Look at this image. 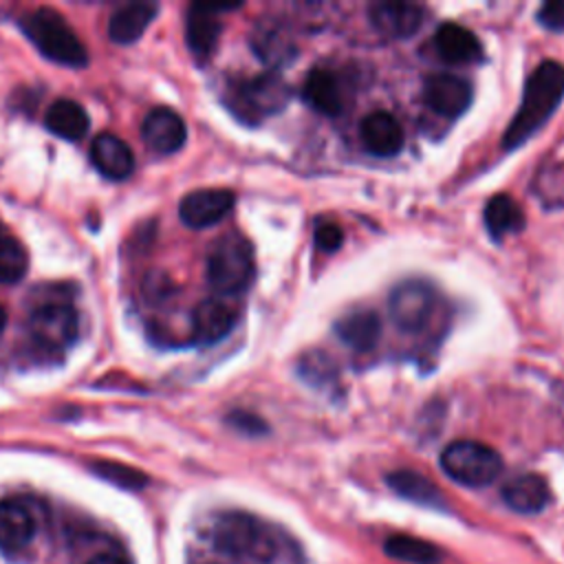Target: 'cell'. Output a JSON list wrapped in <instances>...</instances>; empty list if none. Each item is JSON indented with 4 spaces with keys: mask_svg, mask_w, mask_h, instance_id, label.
Listing matches in <instances>:
<instances>
[{
    "mask_svg": "<svg viewBox=\"0 0 564 564\" xmlns=\"http://www.w3.org/2000/svg\"><path fill=\"white\" fill-rule=\"evenodd\" d=\"M344 242V234L339 229V225L326 220V223H319L317 229H315V245L319 251L324 253H333L341 247Z\"/></svg>",
    "mask_w": 564,
    "mask_h": 564,
    "instance_id": "31",
    "label": "cell"
},
{
    "mask_svg": "<svg viewBox=\"0 0 564 564\" xmlns=\"http://www.w3.org/2000/svg\"><path fill=\"white\" fill-rule=\"evenodd\" d=\"M44 126L48 132H53L59 139L79 141L86 137L90 123H88L86 110L75 99L59 97L48 106L44 115Z\"/></svg>",
    "mask_w": 564,
    "mask_h": 564,
    "instance_id": "24",
    "label": "cell"
},
{
    "mask_svg": "<svg viewBox=\"0 0 564 564\" xmlns=\"http://www.w3.org/2000/svg\"><path fill=\"white\" fill-rule=\"evenodd\" d=\"M236 198L231 189L205 187L185 194L178 203L181 220L192 229H205L218 225L234 207Z\"/></svg>",
    "mask_w": 564,
    "mask_h": 564,
    "instance_id": "11",
    "label": "cell"
},
{
    "mask_svg": "<svg viewBox=\"0 0 564 564\" xmlns=\"http://www.w3.org/2000/svg\"><path fill=\"white\" fill-rule=\"evenodd\" d=\"M441 467L452 480L465 487H485L500 476L502 458L485 443L454 441L443 449Z\"/></svg>",
    "mask_w": 564,
    "mask_h": 564,
    "instance_id": "6",
    "label": "cell"
},
{
    "mask_svg": "<svg viewBox=\"0 0 564 564\" xmlns=\"http://www.w3.org/2000/svg\"><path fill=\"white\" fill-rule=\"evenodd\" d=\"M359 137L364 148L381 159L397 156L405 141L401 121L388 110L368 112L359 123Z\"/></svg>",
    "mask_w": 564,
    "mask_h": 564,
    "instance_id": "13",
    "label": "cell"
},
{
    "mask_svg": "<svg viewBox=\"0 0 564 564\" xmlns=\"http://www.w3.org/2000/svg\"><path fill=\"white\" fill-rule=\"evenodd\" d=\"M300 375L313 383V386H330L337 377V368L333 364V359L319 350L306 352L297 366Z\"/></svg>",
    "mask_w": 564,
    "mask_h": 564,
    "instance_id": "30",
    "label": "cell"
},
{
    "mask_svg": "<svg viewBox=\"0 0 564 564\" xmlns=\"http://www.w3.org/2000/svg\"><path fill=\"white\" fill-rule=\"evenodd\" d=\"M388 485L403 498L419 502V505H430V507H438L443 502V496L438 491V487L427 480L425 476H421L419 471L412 469H397L392 474H388Z\"/></svg>",
    "mask_w": 564,
    "mask_h": 564,
    "instance_id": "26",
    "label": "cell"
},
{
    "mask_svg": "<svg viewBox=\"0 0 564 564\" xmlns=\"http://www.w3.org/2000/svg\"><path fill=\"white\" fill-rule=\"evenodd\" d=\"M434 48L449 64H469L482 57L478 37L456 22H445L434 33Z\"/></svg>",
    "mask_w": 564,
    "mask_h": 564,
    "instance_id": "20",
    "label": "cell"
},
{
    "mask_svg": "<svg viewBox=\"0 0 564 564\" xmlns=\"http://www.w3.org/2000/svg\"><path fill=\"white\" fill-rule=\"evenodd\" d=\"M383 549L390 557L408 564H438L441 560V551L434 544L410 535H392L386 540Z\"/></svg>",
    "mask_w": 564,
    "mask_h": 564,
    "instance_id": "27",
    "label": "cell"
},
{
    "mask_svg": "<svg viewBox=\"0 0 564 564\" xmlns=\"http://www.w3.org/2000/svg\"><path fill=\"white\" fill-rule=\"evenodd\" d=\"M344 82L330 68H313L302 84V99L322 115H339L344 110Z\"/></svg>",
    "mask_w": 564,
    "mask_h": 564,
    "instance_id": "19",
    "label": "cell"
},
{
    "mask_svg": "<svg viewBox=\"0 0 564 564\" xmlns=\"http://www.w3.org/2000/svg\"><path fill=\"white\" fill-rule=\"evenodd\" d=\"M4 324H7V311L0 306V333H2V328H4Z\"/></svg>",
    "mask_w": 564,
    "mask_h": 564,
    "instance_id": "35",
    "label": "cell"
},
{
    "mask_svg": "<svg viewBox=\"0 0 564 564\" xmlns=\"http://www.w3.org/2000/svg\"><path fill=\"white\" fill-rule=\"evenodd\" d=\"M86 564H130V562L117 553H97Z\"/></svg>",
    "mask_w": 564,
    "mask_h": 564,
    "instance_id": "34",
    "label": "cell"
},
{
    "mask_svg": "<svg viewBox=\"0 0 564 564\" xmlns=\"http://www.w3.org/2000/svg\"><path fill=\"white\" fill-rule=\"evenodd\" d=\"M487 231L494 240H502L524 229V212L509 194H496L487 200L482 212Z\"/></svg>",
    "mask_w": 564,
    "mask_h": 564,
    "instance_id": "25",
    "label": "cell"
},
{
    "mask_svg": "<svg viewBox=\"0 0 564 564\" xmlns=\"http://www.w3.org/2000/svg\"><path fill=\"white\" fill-rule=\"evenodd\" d=\"M0 238H2V227H0Z\"/></svg>",
    "mask_w": 564,
    "mask_h": 564,
    "instance_id": "36",
    "label": "cell"
},
{
    "mask_svg": "<svg viewBox=\"0 0 564 564\" xmlns=\"http://www.w3.org/2000/svg\"><path fill=\"white\" fill-rule=\"evenodd\" d=\"M551 498L549 485L538 474H522L505 482L502 500L509 509L518 513H538L546 507Z\"/></svg>",
    "mask_w": 564,
    "mask_h": 564,
    "instance_id": "22",
    "label": "cell"
},
{
    "mask_svg": "<svg viewBox=\"0 0 564 564\" xmlns=\"http://www.w3.org/2000/svg\"><path fill=\"white\" fill-rule=\"evenodd\" d=\"M156 11L159 4L154 2H130L117 9L108 22V37L117 44L137 42L154 20Z\"/></svg>",
    "mask_w": 564,
    "mask_h": 564,
    "instance_id": "23",
    "label": "cell"
},
{
    "mask_svg": "<svg viewBox=\"0 0 564 564\" xmlns=\"http://www.w3.org/2000/svg\"><path fill=\"white\" fill-rule=\"evenodd\" d=\"M564 97V64L544 59L527 79L520 108L502 134V148L513 150L529 141L549 117L555 112Z\"/></svg>",
    "mask_w": 564,
    "mask_h": 564,
    "instance_id": "1",
    "label": "cell"
},
{
    "mask_svg": "<svg viewBox=\"0 0 564 564\" xmlns=\"http://www.w3.org/2000/svg\"><path fill=\"white\" fill-rule=\"evenodd\" d=\"M236 324V311L220 297H207L192 313V330L198 344H216L229 335Z\"/></svg>",
    "mask_w": 564,
    "mask_h": 564,
    "instance_id": "17",
    "label": "cell"
},
{
    "mask_svg": "<svg viewBox=\"0 0 564 564\" xmlns=\"http://www.w3.org/2000/svg\"><path fill=\"white\" fill-rule=\"evenodd\" d=\"M291 97V88L278 70L240 77L227 84L225 104L245 123H258L280 112Z\"/></svg>",
    "mask_w": 564,
    "mask_h": 564,
    "instance_id": "4",
    "label": "cell"
},
{
    "mask_svg": "<svg viewBox=\"0 0 564 564\" xmlns=\"http://www.w3.org/2000/svg\"><path fill=\"white\" fill-rule=\"evenodd\" d=\"M423 99L441 117H458L471 104V86L456 73H432L423 84Z\"/></svg>",
    "mask_w": 564,
    "mask_h": 564,
    "instance_id": "12",
    "label": "cell"
},
{
    "mask_svg": "<svg viewBox=\"0 0 564 564\" xmlns=\"http://www.w3.org/2000/svg\"><path fill=\"white\" fill-rule=\"evenodd\" d=\"M335 333L348 348L357 352H366L375 348V344L379 341L381 319L370 308H355L344 317H339V322L335 324Z\"/></svg>",
    "mask_w": 564,
    "mask_h": 564,
    "instance_id": "21",
    "label": "cell"
},
{
    "mask_svg": "<svg viewBox=\"0 0 564 564\" xmlns=\"http://www.w3.org/2000/svg\"><path fill=\"white\" fill-rule=\"evenodd\" d=\"M538 22L555 33H564V2L562 0H551L544 2L538 11Z\"/></svg>",
    "mask_w": 564,
    "mask_h": 564,
    "instance_id": "32",
    "label": "cell"
},
{
    "mask_svg": "<svg viewBox=\"0 0 564 564\" xmlns=\"http://www.w3.org/2000/svg\"><path fill=\"white\" fill-rule=\"evenodd\" d=\"M141 137L150 150L159 154H174L183 148L187 128L178 112L159 106L145 115L141 123Z\"/></svg>",
    "mask_w": 564,
    "mask_h": 564,
    "instance_id": "15",
    "label": "cell"
},
{
    "mask_svg": "<svg viewBox=\"0 0 564 564\" xmlns=\"http://www.w3.org/2000/svg\"><path fill=\"white\" fill-rule=\"evenodd\" d=\"M29 271V253L13 236L0 238V284H15Z\"/></svg>",
    "mask_w": 564,
    "mask_h": 564,
    "instance_id": "28",
    "label": "cell"
},
{
    "mask_svg": "<svg viewBox=\"0 0 564 564\" xmlns=\"http://www.w3.org/2000/svg\"><path fill=\"white\" fill-rule=\"evenodd\" d=\"M90 469L99 478L110 480V482H115L117 487H123V489H141L148 482V476L143 471H137V469H132L128 465H121V463L97 460V463H90Z\"/></svg>",
    "mask_w": 564,
    "mask_h": 564,
    "instance_id": "29",
    "label": "cell"
},
{
    "mask_svg": "<svg viewBox=\"0 0 564 564\" xmlns=\"http://www.w3.org/2000/svg\"><path fill=\"white\" fill-rule=\"evenodd\" d=\"M212 542L220 553L253 564H271L280 553L273 527L242 511L223 513L214 522Z\"/></svg>",
    "mask_w": 564,
    "mask_h": 564,
    "instance_id": "2",
    "label": "cell"
},
{
    "mask_svg": "<svg viewBox=\"0 0 564 564\" xmlns=\"http://www.w3.org/2000/svg\"><path fill=\"white\" fill-rule=\"evenodd\" d=\"M368 18L379 33L405 40L421 29L425 9L414 2H372L368 7Z\"/></svg>",
    "mask_w": 564,
    "mask_h": 564,
    "instance_id": "14",
    "label": "cell"
},
{
    "mask_svg": "<svg viewBox=\"0 0 564 564\" xmlns=\"http://www.w3.org/2000/svg\"><path fill=\"white\" fill-rule=\"evenodd\" d=\"M249 46L256 57L271 70L289 64L297 55V40L291 31V24L278 15H264L253 24L249 33Z\"/></svg>",
    "mask_w": 564,
    "mask_h": 564,
    "instance_id": "9",
    "label": "cell"
},
{
    "mask_svg": "<svg viewBox=\"0 0 564 564\" xmlns=\"http://www.w3.org/2000/svg\"><path fill=\"white\" fill-rule=\"evenodd\" d=\"M35 535V518L20 500L0 502V549L9 555L24 551Z\"/></svg>",
    "mask_w": 564,
    "mask_h": 564,
    "instance_id": "18",
    "label": "cell"
},
{
    "mask_svg": "<svg viewBox=\"0 0 564 564\" xmlns=\"http://www.w3.org/2000/svg\"><path fill=\"white\" fill-rule=\"evenodd\" d=\"M227 423H229L231 427H236L238 432L249 434V436H258V434H264V432H267V423H264L260 416H256V414H251V412H245V410L231 412V414L227 416Z\"/></svg>",
    "mask_w": 564,
    "mask_h": 564,
    "instance_id": "33",
    "label": "cell"
},
{
    "mask_svg": "<svg viewBox=\"0 0 564 564\" xmlns=\"http://www.w3.org/2000/svg\"><path fill=\"white\" fill-rule=\"evenodd\" d=\"M29 337L42 352H64L77 337L79 317L66 302H46L29 315Z\"/></svg>",
    "mask_w": 564,
    "mask_h": 564,
    "instance_id": "7",
    "label": "cell"
},
{
    "mask_svg": "<svg viewBox=\"0 0 564 564\" xmlns=\"http://www.w3.org/2000/svg\"><path fill=\"white\" fill-rule=\"evenodd\" d=\"M229 9H236V4H192L187 9L185 42L198 64L207 62L214 55L223 31L220 13Z\"/></svg>",
    "mask_w": 564,
    "mask_h": 564,
    "instance_id": "10",
    "label": "cell"
},
{
    "mask_svg": "<svg viewBox=\"0 0 564 564\" xmlns=\"http://www.w3.org/2000/svg\"><path fill=\"white\" fill-rule=\"evenodd\" d=\"M90 161L99 174L112 181H123L134 170V154L130 145L112 132H101L93 139Z\"/></svg>",
    "mask_w": 564,
    "mask_h": 564,
    "instance_id": "16",
    "label": "cell"
},
{
    "mask_svg": "<svg viewBox=\"0 0 564 564\" xmlns=\"http://www.w3.org/2000/svg\"><path fill=\"white\" fill-rule=\"evenodd\" d=\"M26 40L51 62L68 66V68H84L88 64V51L70 29L66 18L51 9L37 7L24 11L18 20Z\"/></svg>",
    "mask_w": 564,
    "mask_h": 564,
    "instance_id": "3",
    "label": "cell"
},
{
    "mask_svg": "<svg viewBox=\"0 0 564 564\" xmlns=\"http://www.w3.org/2000/svg\"><path fill=\"white\" fill-rule=\"evenodd\" d=\"M390 317L403 333H421L430 326L438 297L436 291L421 280H408L392 289L390 293Z\"/></svg>",
    "mask_w": 564,
    "mask_h": 564,
    "instance_id": "8",
    "label": "cell"
},
{
    "mask_svg": "<svg viewBox=\"0 0 564 564\" xmlns=\"http://www.w3.org/2000/svg\"><path fill=\"white\" fill-rule=\"evenodd\" d=\"M256 273L253 247L251 242L238 234H223L212 242L205 260V275L209 286L220 295L242 293Z\"/></svg>",
    "mask_w": 564,
    "mask_h": 564,
    "instance_id": "5",
    "label": "cell"
}]
</instances>
